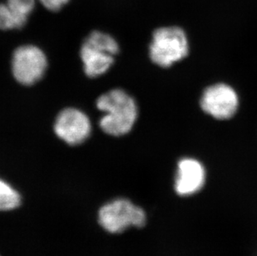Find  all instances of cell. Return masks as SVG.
I'll use <instances>...</instances> for the list:
<instances>
[{
    "label": "cell",
    "mask_w": 257,
    "mask_h": 256,
    "mask_svg": "<svg viewBox=\"0 0 257 256\" xmlns=\"http://www.w3.org/2000/svg\"><path fill=\"white\" fill-rule=\"evenodd\" d=\"M97 107L104 112L100 126L108 135L119 137L128 133L138 117L136 102L123 90H111L100 96Z\"/></svg>",
    "instance_id": "cell-1"
},
{
    "label": "cell",
    "mask_w": 257,
    "mask_h": 256,
    "mask_svg": "<svg viewBox=\"0 0 257 256\" xmlns=\"http://www.w3.org/2000/svg\"><path fill=\"white\" fill-rule=\"evenodd\" d=\"M188 43L184 31L178 27H163L153 33L150 58L157 65L168 68L188 54Z\"/></svg>",
    "instance_id": "cell-2"
},
{
    "label": "cell",
    "mask_w": 257,
    "mask_h": 256,
    "mask_svg": "<svg viewBox=\"0 0 257 256\" xmlns=\"http://www.w3.org/2000/svg\"><path fill=\"white\" fill-rule=\"evenodd\" d=\"M98 222L106 231L120 234L130 227H143L147 215L143 208L127 199H116L100 209Z\"/></svg>",
    "instance_id": "cell-3"
},
{
    "label": "cell",
    "mask_w": 257,
    "mask_h": 256,
    "mask_svg": "<svg viewBox=\"0 0 257 256\" xmlns=\"http://www.w3.org/2000/svg\"><path fill=\"white\" fill-rule=\"evenodd\" d=\"M47 66L46 56L36 46L19 47L13 55V74L17 82L25 86L39 82L44 77Z\"/></svg>",
    "instance_id": "cell-4"
},
{
    "label": "cell",
    "mask_w": 257,
    "mask_h": 256,
    "mask_svg": "<svg viewBox=\"0 0 257 256\" xmlns=\"http://www.w3.org/2000/svg\"><path fill=\"white\" fill-rule=\"evenodd\" d=\"M92 131L87 115L78 109L65 108L57 116L54 132L68 145H79L87 140Z\"/></svg>",
    "instance_id": "cell-5"
},
{
    "label": "cell",
    "mask_w": 257,
    "mask_h": 256,
    "mask_svg": "<svg viewBox=\"0 0 257 256\" xmlns=\"http://www.w3.org/2000/svg\"><path fill=\"white\" fill-rule=\"evenodd\" d=\"M201 106L206 113L215 118H230L237 110V95L227 85H213L205 90Z\"/></svg>",
    "instance_id": "cell-6"
},
{
    "label": "cell",
    "mask_w": 257,
    "mask_h": 256,
    "mask_svg": "<svg viewBox=\"0 0 257 256\" xmlns=\"http://www.w3.org/2000/svg\"><path fill=\"white\" fill-rule=\"evenodd\" d=\"M206 181V172L201 162L184 158L178 162L174 189L180 196H189L201 191Z\"/></svg>",
    "instance_id": "cell-7"
},
{
    "label": "cell",
    "mask_w": 257,
    "mask_h": 256,
    "mask_svg": "<svg viewBox=\"0 0 257 256\" xmlns=\"http://www.w3.org/2000/svg\"><path fill=\"white\" fill-rule=\"evenodd\" d=\"M80 57L85 73L90 77L104 74L114 63V55L112 53L86 42L81 48Z\"/></svg>",
    "instance_id": "cell-8"
},
{
    "label": "cell",
    "mask_w": 257,
    "mask_h": 256,
    "mask_svg": "<svg viewBox=\"0 0 257 256\" xmlns=\"http://www.w3.org/2000/svg\"><path fill=\"white\" fill-rule=\"evenodd\" d=\"M29 19L15 13L6 3H0V29L15 30L21 29L27 24Z\"/></svg>",
    "instance_id": "cell-9"
},
{
    "label": "cell",
    "mask_w": 257,
    "mask_h": 256,
    "mask_svg": "<svg viewBox=\"0 0 257 256\" xmlns=\"http://www.w3.org/2000/svg\"><path fill=\"white\" fill-rule=\"evenodd\" d=\"M20 194L6 181L0 179V211L15 210L21 205Z\"/></svg>",
    "instance_id": "cell-10"
},
{
    "label": "cell",
    "mask_w": 257,
    "mask_h": 256,
    "mask_svg": "<svg viewBox=\"0 0 257 256\" xmlns=\"http://www.w3.org/2000/svg\"><path fill=\"white\" fill-rule=\"evenodd\" d=\"M5 3L18 15L29 19L39 2L38 0H6Z\"/></svg>",
    "instance_id": "cell-11"
},
{
    "label": "cell",
    "mask_w": 257,
    "mask_h": 256,
    "mask_svg": "<svg viewBox=\"0 0 257 256\" xmlns=\"http://www.w3.org/2000/svg\"><path fill=\"white\" fill-rule=\"evenodd\" d=\"M38 2L49 12L57 13L69 5L72 0H38Z\"/></svg>",
    "instance_id": "cell-12"
}]
</instances>
